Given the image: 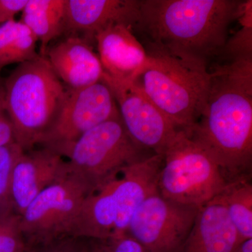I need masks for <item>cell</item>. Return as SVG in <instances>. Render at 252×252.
I'll return each mask as SVG.
<instances>
[{
    "instance_id": "1",
    "label": "cell",
    "mask_w": 252,
    "mask_h": 252,
    "mask_svg": "<svg viewBox=\"0 0 252 252\" xmlns=\"http://www.w3.org/2000/svg\"><path fill=\"white\" fill-rule=\"evenodd\" d=\"M203 112L188 137L210 154L228 182L251 177L252 56L217 60Z\"/></svg>"
},
{
    "instance_id": "2",
    "label": "cell",
    "mask_w": 252,
    "mask_h": 252,
    "mask_svg": "<svg viewBox=\"0 0 252 252\" xmlns=\"http://www.w3.org/2000/svg\"><path fill=\"white\" fill-rule=\"evenodd\" d=\"M243 1L237 0H138L134 31L146 44L198 60L210 65L228 39Z\"/></svg>"
},
{
    "instance_id": "3",
    "label": "cell",
    "mask_w": 252,
    "mask_h": 252,
    "mask_svg": "<svg viewBox=\"0 0 252 252\" xmlns=\"http://www.w3.org/2000/svg\"><path fill=\"white\" fill-rule=\"evenodd\" d=\"M147 65L133 84L179 131L188 135L203 112L210 85L206 63L147 44Z\"/></svg>"
},
{
    "instance_id": "4",
    "label": "cell",
    "mask_w": 252,
    "mask_h": 252,
    "mask_svg": "<svg viewBox=\"0 0 252 252\" xmlns=\"http://www.w3.org/2000/svg\"><path fill=\"white\" fill-rule=\"evenodd\" d=\"M68 89L45 57L19 64L5 83L3 106L16 142L25 151L42 144L54 128Z\"/></svg>"
},
{
    "instance_id": "5",
    "label": "cell",
    "mask_w": 252,
    "mask_h": 252,
    "mask_svg": "<svg viewBox=\"0 0 252 252\" xmlns=\"http://www.w3.org/2000/svg\"><path fill=\"white\" fill-rule=\"evenodd\" d=\"M48 148L68 158V172L84 181L92 191L115 178L123 169L152 155H146V149L131 139L120 115L74 142Z\"/></svg>"
},
{
    "instance_id": "6",
    "label": "cell",
    "mask_w": 252,
    "mask_h": 252,
    "mask_svg": "<svg viewBox=\"0 0 252 252\" xmlns=\"http://www.w3.org/2000/svg\"><path fill=\"white\" fill-rule=\"evenodd\" d=\"M162 156L158 190L172 201L200 208L228 184L210 154L183 131Z\"/></svg>"
},
{
    "instance_id": "7",
    "label": "cell",
    "mask_w": 252,
    "mask_h": 252,
    "mask_svg": "<svg viewBox=\"0 0 252 252\" xmlns=\"http://www.w3.org/2000/svg\"><path fill=\"white\" fill-rule=\"evenodd\" d=\"M91 191L84 181L67 171L43 190L21 215L23 238L46 246L61 235H69L83 202Z\"/></svg>"
},
{
    "instance_id": "8",
    "label": "cell",
    "mask_w": 252,
    "mask_h": 252,
    "mask_svg": "<svg viewBox=\"0 0 252 252\" xmlns=\"http://www.w3.org/2000/svg\"><path fill=\"white\" fill-rule=\"evenodd\" d=\"M199 209L164 198L158 190L136 210L127 234L149 252H177L190 233Z\"/></svg>"
},
{
    "instance_id": "9",
    "label": "cell",
    "mask_w": 252,
    "mask_h": 252,
    "mask_svg": "<svg viewBox=\"0 0 252 252\" xmlns=\"http://www.w3.org/2000/svg\"><path fill=\"white\" fill-rule=\"evenodd\" d=\"M112 89L123 124L136 144L154 154L162 155L179 130L133 83L120 84L104 74Z\"/></svg>"
},
{
    "instance_id": "10",
    "label": "cell",
    "mask_w": 252,
    "mask_h": 252,
    "mask_svg": "<svg viewBox=\"0 0 252 252\" xmlns=\"http://www.w3.org/2000/svg\"><path fill=\"white\" fill-rule=\"evenodd\" d=\"M119 115L112 89L103 79L84 89H68L61 115L42 144L53 147L74 142L96 126Z\"/></svg>"
},
{
    "instance_id": "11",
    "label": "cell",
    "mask_w": 252,
    "mask_h": 252,
    "mask_svg": "<svg viewBox=\"0 0 252 252\" xmlns=\"http://www.w3.org/2000/svg\"><path fill=\"white\" fill-rule=\"evenodd\" d=\"M104 75L120 84H132L149 62L145 48L133 30L115 24L99 31L94 37Z\"/></svg>"
},
{
    "instance_id": "12",
    "label": "cell",
    "mask_w": 252,
    "mask_h": 252,
    "mask_svg": "<svg viewBox=\"0 0 252 252\" xmlns=\"http://www.w3.org/2000/svg\"><path fill=\"white\" fill-rule=\"evenodd\" d=\"M62 156L46 147L23 154L13 170L11 198L15 213L21 216L46 187L67 173Z\"/></svg>"
},
{
    "instance_id": "13",
    "label": "cell",
    "mask_w": 252,
    "mask_h": 252,
    "mask_svg": "<svg viewBox=\"0 0 252 252\" xmlns=\"http://www.w3.org/2000/svg\"><path fill=\"white\" fill-rule=\"evenodd\" d=\"M138 0H65V32L91 43L99 31L115 24L133 30Z\"/></svg>"
},
{
    "instance_id": "14",
    "label": "cell",
    "mask_w": 252,
    "mask_h": 252,
    "mask_svg": "<svg viewBox=\"0 0 252 252\" xmlns=\"http://www.w3.org/2000/svg\"><path fill=\"white\" fill-rule=\"evenodd\" d=\"M44 57L64 86L71 90L89 87L102 80L104 70L91 43L69 35L48 48Z\"/></svg>"
},
{
    "instance_id": "15",
    "label": "cell",
    "mask_w": 252,
    "mask_h": 252,
    "mask_svg": "<svg viewBox=\"0 0 252 252\" xmlns=\"http://www.w3.org/2000/svg\"><path fill=\"white\" fill-rule=\"evenodd\" d=\"M163 157L154 154L123 169L117 177V218L112 238L127 234L132 217L149 195L158 190ZM110 240V239H109Z\"/></svg>"
},
{
    "instance_id": "16",
    "label": "cell",
    "mask_w": 252,
    "mask_h": 252,
    "mask_svg": "<svg viewBox=\"0 0 252 252\" xmlns=\"http://www.w3.org/2000/svg\"><path fill=\"white\" fill-rule=\"evenodd\" d=\"M240 245L226 209L213 199L199 209L190 233L177 252H234Z\"/></svg>"
},
{
    "instance_id": "17",
    "label": "cell",
    "mask_w": 252,
    "mask_h": 252,
    "mask_svg": "<svg viewBox=\"0 0 252 252\" xmlns=\"http://www.w3.org/2000/svg\"><path fill=\"white\" fill-rule=\"evenodd\" d=\"M118 176L86 196L73 221L69 235L98 241L112 238L117 218Z\"/></svg>"
},
{
    "instance_id": "18",
    "label": "cell",
    "mask_w": 252,
    "mask_h": 252,
    "mask_svg": "<svg viewBox=\"0 0 252 252\" xmlns=\"http://www.w3.org/2000/svg\"><path fill=\"white\" fill-rule=\"evenodd\" d=\"M21 21L40 41L44 57L51 41L65 32V0H28Z\"/></svg>"
},
{
    "instance_id": "19",
    "label": "cell",
    "mask_w": 252,
    "mask_h": 252,
    "mask_svg": "<svg viewBox=\"0 0 252 252\" xmlns=\"http://www.w3.org/2000/svg\"><path fill=\"white\" fill-rule=\"evenodd\" d=\"M250 177L228 182L214 200L226 209L240 243L252 239V184Z\"/></svg>"
},
{
    "instance_id": "20",
    "label": "cell",
    "mask_w": 252,
    "mask_h": 252,
    "mask_svg": "<svg viewBox=\"0 0 252 252\" xmlns=\"http://www.w3.org/2000/svg\"><path fill=\"white\" fill-rule=\"evenodd\" d=\"M37 40L29 28L15 20L0 26V71L13 63L28 62L40 56L36 51Z\"/></svg>"
},
{
    "instance_id": "21",
    "label": "cell",
    "mask_w": 252,
    "mask_h": 252,
    "mask_svg": "<svg viewBox=\"0 0 252 252\" xmlns=\"http://www.w3.org/2000/svg\"><path fill=\"white\" fill-rule=\"evenodd\" d=\"M26 151L16 142L0 147V216L14 212L11 198L13 170Z\"/></svg>"
},
{
    "instance_id": "22",
    "label": "cell",
    "mask_w": 252,
    "mask_h": 252,
    "mask_svg": "<svg viewBox=\"0 0 252 252\" xmlns=\"http://www.w3.org/2000/svg\"><path fill=\"white\" fill-rule=\"evenodd\" d=\"M21 216L12 212L0 216V252H25Z\"/></svg>"
},
{
    "instance_id": "23",
    "label": "cell",
    "mask_w": 252,
    "mask_h": 252,
    "mask_svg": "<svg viewBox=\"0 0 252 252\" xmlns=\"http://www.w3.org/2000/svg\"><path fill=\"white\" fill-rule=\"evenodd\" d=\"M103 242L107 252H150L127 234Z\"/></svg>"
},
{
    "instance_id": "24",
    "label": "cell",
    "mask_w": 252,
    "mask_h": 252,
    "mask_svg": "<svg viewBox=\"0 0 252 252\" xmlns=\"http://www.w3.org/2000/svg\"><path fill=\"white\" fill-rule=\"evenodd\" d=\"M28 0H0V26L13 21L15 16L22 12Z\"/></svg>"
},
{
    "instance_id": "25",
    "label": "cell",
    "mask_w": 252,
    "mask_h": 252,
    "mask_svg": "<svg viewBox=\"0 0 252 252\" xmlns=\"http://www.w3.org/2000/svg\"><path fill=\"white\" fill-rule=\"evenodd\" d=\"M16 142L12 124L3 106V95L0 99V147Z\"/></svg>"
},
{
    "instance_id": "26",
    "label": "cell",
    "mask_w": 252,
    "mask_h": 252,
    "mask_svg": "<svg viewBox=\"0 0 252 252\" xmlns=\"http://www.w3.org/2000/svg\"><path fill=\"white\" fill-rule=\"evenodd\" d=\"M39 252H90V246H81L73 242H62L46 245Z\"/></svg>"
},
{
    "instance_id": "27",
    "label": "cell",
    "mask_w": 252,
    "mask_h": 252,
    "mask_svg": "<svg viewBox=\"0 0 252 252\" xmlns=\"http://www.w3.org/2000/svg\"><path fill=\"white\" fill-rule=\"evenodd\" d=\"M234 252H252V239L240 244Z\"/></svg>"
},
{
    "instance_id": "28",
    "label": "cell",
    "mask_w": 252,
    "mask_h": 252,
    "mask_svg": "<svg viewBox=\"0 0 252 252\" xmlns=\"http://www.w3.org/2000/svg\"><path fill=\"white\" fill-rule=\"evenodd\" d=\"M95 243L90 246V252H107L103 241L95 240Z\"/></svg>"
},
{
    "instance_id": "29",
    "label": "cell",
    "mask_w": 252,
    "mask_h": 252,
    "mask_svg": "<svg viewBox=\"0 0 252 252\" xmlns=\"http://www.w3.org/2000/svg\"><path fill=\"white\" fill-rule=\"evenodd\" d=\"M1 97H2V96H1ZM1 97H0V99H1Z\"/></svg>"
}]
</instances>
